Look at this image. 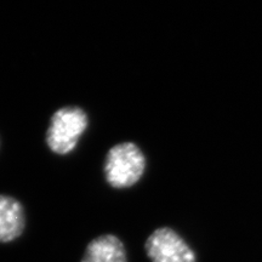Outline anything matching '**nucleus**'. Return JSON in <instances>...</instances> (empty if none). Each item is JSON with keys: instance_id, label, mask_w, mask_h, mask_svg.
Here are the masks:
<instances>
[{"instance_id": "obj_1", "label": "nucleus", "mask_w": 262, "mask_h": 262, "mask_svg": "<svg viewBox=\"0 0 262 262\" xmlns=\"http://www.w3.org/2000/svg\"><path fill=\"white\" fill-rule=\"evenodd\" d=\"M146 169L142 150L133 142H123L108 150L104 175L113 188H127L136 185Z\"/></svg>"}, {"instance_id": "obj_2", "label": "nucleus", "mask_w": 262, "mask_h": 262, "mask_svg": "<svg viewBox=\"0 0 262 262\" xmlns=\"http://www.w3.org/2000/svg\"><path fill=\"white\" fill-rule=\"evenodd\" d=\"M88 116L79 107H62L52 114L47 143L56 155H68L88 129Z\"/></svg>"}, {"instance_id": "obj_3", "label": "nucleus", "mask_w": 262, "mask_h": 262, "mask_svg": "<svg viewBox=\"0 0 262 262\" xmlns=\"http://www.w3.org/2000/svg\"><path fill=\"white\" fill-rule=\"evenodd\" d=\"M150 262H195V254L178 232L169 227L156 229L145 243Z\"/></svg>"}, {"instance_id": "obj_4", "label": "nucleus", "mask_w": 262, "mask_h": 262, "mask_svg": "<svg viewBox=\"0 0 262 262\" xmlns=\"http://www.w3.org/2000/svg\"><path fill=\"white\" fill-rule=\"evenodd\" d=\"M25 227V210L21 203L12 196L0 194V243L16 241L24 233Z\"/></svg>"}, {"instance_id": "obj_5", "label": "nucleus", "mask_w": 262, "mask_h": 262, "mask_svg": "<svg viewBox=\"0 0 262 262\" xmlns=\"http://www.w3.org/2000/svg\"><path fill=\"white\" fill-rule=\"evenodd\" d=\"M80 262H127L125 247L117 235H98L86 245Z\"/></svg>"}]
</instances>
